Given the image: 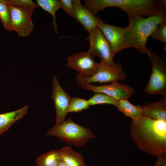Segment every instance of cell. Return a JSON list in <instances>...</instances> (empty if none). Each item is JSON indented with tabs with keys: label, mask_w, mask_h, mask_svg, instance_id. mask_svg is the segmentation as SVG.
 I'll return each instance as SVG.
<instances>
[{
	"label": "cell",
	"mask_w": 166,
	"mask_h": 166,
	"mask_svg": "<svg viewBox=\"0 0 166 166\" xmlns=\"http://www.w3.org/2000/svg\"><path fill=\"white\" fill-rule=\"evenodd\" d=\"M61 8L69 15L73 17V4L72 0H60Z\"/></svg>",
	"instance_id": "cell-25"
},
{
	"label": "cell",
	"mask_w": 166,
	"mask_h": 166,
	"mask_svg": "<svg viewBox=\"0 0 166 166\" xmlns=\"http://www.w3.org/2000/svg\"><path fill=\"white\" fill-rule=\"evenodd\" d=\"M94 57L88 51L77 53L69 56L67 66L85 77H90L96 73L97 63Z\"/></svg>",
	"instance_id": "cell-9"
},
{
	"label": "cell",
	"mask_w": 166,
	"mask_h": 166,
	"mask_svg": "<svg viewBox=\"0 0 166 166\" xmlns=\"http://www.w3.org/2000/svg\"><path fill=\"white\" fill-rule=\"evenodd\" d=\"M81 88L83 89L91 90L96 93H103L118 100L128 99L135 92L134 89L132 87L118 81L100 86L87 84Z\"/></svg>",
	"instance_id": "cell-10"
},
{
	"label": "cell",
	"mask_w": 166,
	"mask_h": 166,
	"mask_svg": "<svg viewBox=\"0 0 166 166\" xmlns=\"http://www.w3.org/2000/svg\"><path fill=\"white\" fill-rule=\"evenodd\" d=\"M154 166H166V153H163L157 157Z\"/></svg>",
	"instance_id": "cell-26"
},
{
	"label": "cell",
	"mask_w": 166,
	"mask_h": 166,
	"mask_svg": "<svg viewBox=\"0 0 166 166\" xmlns=\"http://www.w3.org/2000/svg\"><path fill=\"white\" fill-rule=\"evenodd\" d=\"M150 36L154 40L166 43V19L156 26Z\"/></svg>",
	"instance_id": "cell-23"
},
{
	"label": "cell",
	"mask_w": 166,
	"mask_h": 166,
	"mask_svg": "<svg viewBox=\"0 0 166 166\" xmlns=\"http://www.w3.org/2000/svg\"><path fill=\"white\" fill-rule=\"evenodd\" d=\"M147 54L152 66V73L144 89L145 93L166 97V65L158 54L151 48Z\"/></svg>",
	"instance_id": "cell-6"
},
{
	"label": "cell",
	"mask_w": 166,
	"mask_h": 166,
	"mask_svg": "<svg viewBox=\"0 0 166 166\" xmlns=\"http://www.w3.org/2000/svg\"><path fill=\"white\" fill-rule=\"evenodd\" d=\"M57 166H67L62 160L61 159Z\"/></svg>",
	"instance_id": "cell-27"
},
{
	"label": "cell",
	"mask_w": 166,
	"mask_h": 166,
	"mask_svg": "<svg viewBox=\"0 0 166 166\" xmlns=\"http://www.w3.org/2000/svg\"><path fill=\"white\" fill-rule=\"evenodd\" d=\"M85 6L94 16L105 8H119L127 14L142 17L166 12L165 0H86Z\"/></svg>",
	"instance_id": "cell-3"
},
{
	"label": "cell",
	"mask_w": 166,
	"mask_h": 166,
	"mask_svg": "<svg viewBox=\"0 0 166 166\" xmlns=\"http://www.w3.org/2000/svg\"><path fill=\"white\" fill-rule=\"evenodd\" d=\"M89 46L87 51L94 56L98 57L103 62L109 65L115 63L111 46L104 34L97 26L89 32L88 37Z\"/></svg>",
	"instance_id": "cell-8"
},
{
	"label": "cell",
	"mask_w": 166,
	"mask_h": 166,
	"mask_svg": "<svg viewBox=\"0 0 166 166\" xmlns=\"http://www.w3.org/2000/svg\"><path fill=\"white\" fill-rule=\"evenodd\" d=\"M88 101L90 106L101 104H109L116 106L118 100L103 93H97L90 98Z\"/></svg>",
	"instance_id": "cell-21"
},
{
	"label": "cell",
	"mask_w": 166,
	"mask_h": 166,
	"mask_svg": "<svg viewBox=\"0 0 166 166\" xmlns=\"http://www.w3.org/2000/svg\"><path fill=\"white\" fill-rule=\"evenodd\" d=\"M37 4L45 11L51 14L53 17L52 24L56 34H58L55 14L57 11L61 8L60 0H37Z\"/></svg>",
	"instance_id": "cell-18"
},
{
	"label": "cell",
	"mask_w": 166,
	"mask_h": 166,
	"mask_svg": "<svg viewBox=\"0 0 166 166\" xmlns=\"http://www.w3.org/2000/svg\"><path fill=\"white\" fill-rule=\"evenodd\" d=\"M128 24L125 27L126 48H133L142 54H147V40L156 26L166 19V13L146 18L127 14Z\"/></svg>",
	"instance_id": "cell-2"
},
{
	"label": "cell",
	"mask_w": 166,
	"mask_h": 166,
	"mask_svg": "<svg viewBox=\"0 0 166 166\" xmlns=\"http://www.w3.org/2000/svg\"><path fill=\"white\" fill-rule=\"evenodd\" d=\"M117 166H119V165H117Z\"/></svg>",
	"instance_id": "cell-28"
},
{
	"label": "cell",
	"mask_w": 166,
	"mask_h": 166,
	"mask_svg": "<svg viewBox=\"0 0 166 166\" xmlns=\"http://www.w3.org/2000/svg\"><path fill=\"white\" fill-rule=\"evenodd\" d=\"M60 159L67 166H86L82 154L69 146L59 150Z\"/></svg>",
	"instance_id": "cell-16"
},
{
	"label": "cell",
	"mask_w": 166,
	"mask_h": 166,
	"mask_svg": "<svg viewBox=\"0 0 166 166\" xmlns=\"http://www.w3.org/2000/svg\"><path fill=\"white\" fill-rule=\"evenodd\" d=\"M116 106L125 116L131 118L132 121L136 120L142 116L140 105H133L129 101L128 99L118 100Z\"/></svg>",
	"instance_id": "cell-17"
},
{
	"label": "cell",
	"mask_w": 166,
	"mask_h": 166,
	"mask_svg": "<svg viewBox=\"0 0 166 166\" xmlns=\"http://www.w3.org/2000/svg\"><path fill=\"white\" fill-rule=\"evenodd\" d=\"M28 105L14 111L0 114V135L8 129L16 121L21 119L26 114Z\"/></svg>",
	"instance_id": "cell-15"
},
{
	"label": "cell",
	"mask_w": 166,
	"mask_h": 166,
	"mask_svg": "<svg viewBox=\"0 0 166 166\" xmlns=\"http://www.w3.org/2000/svg\"><path fill=\"white\" fill-rule=\"evenodd\" d=\"M97 26L109 43L114 56L121 50L126 49L124 34L125 27L107 24L99 18Z\"/></svg>",
	"instance_id": "cell-11"
},
{
	"label": "cell",
	"mask_w": 166,
	"mask_h": 166,
	"mask_svg": "<svg viewBox=\"0 0 166 166\" xmlns=\"http://www.w3.org/2000/svg\"><path fill=\"white\" fill-rule=\"evenodd\" d=\"M126 77L121 63H117L113 65H109L101 61L97 63L96 71L93 76L85 77L78 73L75 76V80L77 85L81 88L92 83H102L123 81Z\"/></svg>",
	"instance_id": "cell-5"
},
{
	"label": "cell",
	"mask_w": 166,
	"mask_h": 166,
	"mask_svg": "<svg viewBox=\"0 0 166 166\" xmlns=\"http://www.w3.org/2000/svg\"><path fill=\"white\" fill-rule=\"evenodd\" d=\"M60 160L59 150H50L37 158L36 166H57Z\"/></svg>",
	"instance_id": "cell-19"
},
{
	"label": "cell",
	"mask_w": 166,
	"mask_h": 166,
	"mask_svg": "<svg viewBox=\"0 0 166 166\" xmlns=\"http://www.w3.org/2000/svg\"><path fill=\"white\" fill-rule=\"evenodd\" d=\"M52 85L51 97L56 113L55 125H57L65 120L67 114V111L71 98L61 87L57 79L55 76L53 78Z\"/></svg>",
	"instance_id": "cell-12"
},
{
	"label": "cell",
	"mask_w": 166,
	"mask_h": 166,
	"mask_svg": "<svg viewBox=\"0 0 166 166\" xmlns=\"http://www.w3.org/2000/svg\"><path fill=\"white\" fill-rule=\"evenodd\" d=\"M132 138L138 148L157 157L166 152V121L141 116L132 121Z\"/></svg>",
	"instance_id": "cell-1"
},
{
	"label": "cell",
	"mask_w": 166,
	"mask_h": 166,
	"mask_svg": "<svg viewBox=\"0 0 166 166\" xmlns=\"http://www.w3.org/2000/svg\"><path fill=\"white\" fill-rule=\"evenodd\" d=\"M9 7L11 31L20 37L29 36L34 28L31 17L34 8L21 7L13 5L8 0Z\"/></svg>",
	"instance_id": "cell-7"
},
{
	"label": "cell",
	"mask_w": 166,
	"mask_h": 166,
	"mask_svg": "<svg viewBox=\"0 0 166 166\" xmlns=\"http://www.w3.org/2000/svg\"><path fill=\"white\" fill-rule=\"evenodd\" d=\"M73 18L80 23L89 33L97 26L98 18L85 6L80 0H73Z\"/></svg>",
	"instance_id": "cell-13"
},
{
	"label": "cell",
	"mask_w": 166,
	"mask_h": 166,
	"mask_svg": "<svg viewBox=\"0 0 166 166\" xmlns=\"http://www.w3.org/2000/svg\"><path fill=\"white\" fill-rule=\"evenodd\" d=\"M89 106L88 100L77 97H72L71 98L67 113H78L88 109Z\"/></svg>",
	"instance_id": "cell-22"
},
{
	"label": "cell",
	"mask_w": 166,
	"mask_h": 166,
	"mask_svg": "<svg viewBox=\"0 0 166 166\" xmlns=\"http://www.w3.org/2000/svg\"><path fill=\"white\" fill-rule=\"evenodd\" d=\"M0 19L4 28L11 31L10 15L8 0H0Z\"/></svg>",
	"instance_id": "cell-20"
},
{
	"label": "cell",
	"mask_w": 166,
	"mask_h": 166,
	"mask_svg": "<svg viewBox=\"0 0 166 166\" xmlns=\"http://www.w3.org/2000/svg\"><path fill=\"white\" fill-rule=\"evenodd\" d=\"M142 116L166 121V97L158 101L140 105Z\"/></svg>",
	"instance_id": "cell-14"
},
{
	"label": "cell",
	"mask_w": 166,
	"mask_h": 166,
	"mask_svg": "<svg viewBox=\"0 0 166 166\" xmlns=\"http://www.w3.org/2000/svg\"><path fill=\"white\" fill-rule=\"evenodd\" d=\"M8 1L13 5L21 7L34 9L39 7L37 3L31 0H10Z\"/></svg>",
	"instance_id": "cell-24"
},
{
	"label": "cell",
	"mask_w": 166,
	"mask_h": 166,
	"mask_svg": "<svg viewBox=\"0 0 166 166\" xmlns=\"http://www.w3.org/2000/svg\"><path fill=\"white\" fill-rule=\"evenodd\" d=\"M45 135L56 137L66 144L77 148L83 147L90 140L96 137L91 128L78 124L70 118L55 125Z\"/></svg>",
	"instance_id": "cell-4"
}]
</instances>
